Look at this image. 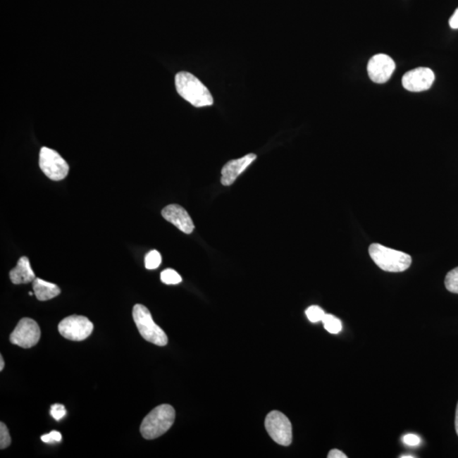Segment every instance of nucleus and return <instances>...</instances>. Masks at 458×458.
<instances>
[{
    "instance_id": "f257e3e1",
    "label": "nucleus",
    "mask_w": 458,
    "mask_h": 458,
    "mask_svg": "<svg viewBox=\"0 0 458 458\" xmlns=\"http://www.w3.org/2000/svg\"><path fill=\"white\" fill-rule=\"evenodd\" d=\"M175 85L178 94L195 107L210 106L213 104L210 91L193 74L178 73L175 77Z\"/></svg>"
},
{
    "instance_id": "f03ea898",
    "label": "nucleus",
    "mask_w": 458,
    "mask_h": 458,
    "mask_svg": "<svg viewBox=\"0 0 458 458\" xmlns=\"http://www.w3.org/2000/svg\"><path fill=\"white\" fill-rule=\"evenodd\" d=\"M175 410L168 404L158 406L153 409L143 420L140 432L144 439L154 440L164 435L175 421Z\"/></svg>"
},
{
    "instance_id": "7ed1b4c3",
    "label": "nucleus",
    "mask_w": 458,
    "mask_h": 458,
    "mask_svg": "<svg viewBox=\"0 0 458 458\" xmlns=\"http://www.w3.org/2000/svg\"><path fill=\"white\" fill-rule=\"evenodd\" d=\"M369 255L378 268L386 272L400 273L409 268L411 258L407 254L395 251L380 244L370 245Z\"/></svg>"
},
{
    "instance_id": "20e7f679",
    "label": "nucleus",
    "mask_w": 458,
    "mask_h": 458,
    "mask_svg": "<svg viewBox=\"0 0 458 458\" xmlns=\"http://www.w3.org/2000/svg\"><path fill=\"white\" fill-rule=\"evenodd\" d=\"M132 318L143 338L158 347H165L168 343L166 333L154 322L151 311L147 307L136 304L132 309Z\"/></svg>"
},
{
    "instance_id": "39448f33",
    "label": "nucleus",
    "mask_w": 458,
    "mask_h": 458,
    "mask_svg": "<svg viewBox=\"0 0 458 458\" xmlns=\"http://www.w3.org/2000/svg\"><path fill=\"white\" fill-rule=\"evenodd\" d=\"M265 428L271 438L278 445L288 447L292 442V426L289 419L282 412L271 411L266 416Z\"/></svg>"
},
{
    "instance_id": "423d86ee",
    "label": "nucleus",
    "mask_w": 458,
    "mask_h": 458,
    "mask_svg": "<svg viewBox=\"0 0 458 458\" xmlns=\"http://www.w3.org/2000/svg\"><path fill=\"white\" fill-rule=\"evenodd\" d=\"M39 166L46 176L53 181L63 180L69 173V166L59 153L43 147L39 154Z\"/></svg>"
},
{
    "instance_id": "0eeeda50",
    "label": "nucleus",
    "mask_w": 458,
    "mask_h": 458,
    "mask_svg": "<svg viewBox=\"0 0 458 458\" xmlns=\"http://www.w3.org/2000/svg\"><path fill=\"white\" fill-rule=\"evenodd\" d=\"M58 330L66 340L82 341L91 335L94 324L85 316L73 315L61 321Z\"/></svg>"
},
{
    "instance_id": "6e6552de",
    "label": "nucleus",
    "mask_w": 458,
    "mask_h": 458,
    "mask_svg": "<svg viewBox=\"0 0 458 458\" xmlns=\"http://www.w3.org/2000/svg\"><path fill=\"white\" fill-rule=\"evenodd\" d=\"M41 330L35 320L25 318L20 320L10 336V341L18 347L28 349L39 343Z\"/></svg>"
},
{
    "instance_id": "1a4fd4ad",
    "label": "nucleus",
    "mask_w": 458,
    "mask_h": 458,
    "mask_svg": "<svg viewBox=\"0 0 458 458\" xmlns=\"http://www.w3.org/2000/svg\"><path fill=\"white\" fill-rule=\"evenodd\" d=\"M435 80V75L431 68H419L405 73L402 82L404 89L418 93L430 89Z\"/></svg>"
},
{
    "instance_id": "9d476101",
    "label": "nucleus",
    "mask_w": 458,
    "mask_h": 458,
    "mask_svg": "<svg viewBox=\"0 0 458 458\" xmlns=\"http://www.w3.org/2000/svg\"><path fill=\"white\" fill-rule=\"evenodd\" d=\"M368 74L373 82L382 85L390 80L395 70V63L392 58L385 54H378L369 60Z\"/></svg>"
},
{
    "instance_id": "9b49d317",
    "label": "nucleus",
    "mask_w": 458,
    "mask_h": 458,
    "mask_svg": "<svg viewBox=\"0 0 458 458\" xmlns=\"http://www.w3.org/2000/svg\"><path fill=\"white\" fill-rule=\"evenodd\" d=\"M161 215L168 222L176 226L185 234L190 235L194 231V224L188 212L179 205H169L161 211Z\"/></svg>"
},
{
    "instance_id": "f8f14e48",
    "label": "nucleus",
    "mask_w": 458,
    "mask_h": 458,
    "mask_svg": "<svg viewBox=\"0 0 458 458\" xmlns=\"http://www.w3.org/2000/svg\"><path fill=\"white\" fill-rule=\"evenodd\" d=\"M255 154H248L240 159L228 161L222 169L221 182L224 186H230L236 181L240 175L249 168V166L256 159Z\"/></svg>"
},
{
    "instance_id": "ddd939ff",
    "label": "nucleus",
    "mask_w": 458,
    "mask_h": 458,
    "mask_svg": "<svg viewBox=\"0 0 458 458\" xmlns=\"http://www.w3.org/2000/svg\"><path fill=\"white\" fill-rule=\"evenodd\" d=\"M10 278L14 285L28 284L35 281L36 276L27 256L20 258L16 268L11 270Z\"/></svg>"
},
{
    "instance_id": "4468645a",
    "label": "nucleus",
    "mask_w": 458,
    "mask_h": 458,
    "mask_svg": "<svg viewBox=\"0 0 458 458\" xmlns=\"http://www.w3.org/2000/svg\"><path fill=\"white\" fill-rule=\"evenodd\" d=\"M32 288L35 297L40 302L49 301V299L58 297L61 292L59 286L39 278H36L32 282Z\"/></svg>"
},
{
    "instance_id": "2eb2a0df",
    "label": "nucleus",
    "mask_w": 458,
    "mask_h": 458,
    "mask_svg": "<svg viewBox=\"0 0 458 458\" xmlns=\"http://www.w3.org/2000/svg\"><path fill=\"white\" fill-rule=\"evenodd\" d=\"M326 330L330 334H338L342 330V324L340 320L335 318V316L326 314L322 320Z\"/></svg>"
},
{
    "instance_id": "dca6fc26",
    "label": "nucleus",
    "mask_w": 458,
    "mask_h": 458,
    "mask_svg": "<svg viewBox=\"0 0 458 458\" xmlns=\"http://www.w3.org/2000/svg\"><path fill=\"white\" fill-rule=\"evenodd\" d=\"M161 280L166 285H178L182 282V278L173 269H165L161 273Z\"/></svg>"
},
{
    "instance_id": "f3484780",
    "label": "nucleus",
    "mask_w": 458,
    "mask_h": 458,
    "mask_svg": "<svg viewBox=\"0 0 458 458\" xmlns=\"http://www.w3.org/2000/svg\"><path fill=\"white\" fill-rule=\"evenodd\" d=\"M445 285L450 292L458 294V268L450 271L445 277Z\"/></svg>"
},
{
    "instance_id": "a211bd4d",
    "label": "nucleus",
    "mask_w": 458,
    "mask_h": 458,
    "mask_svg": "<svg viewBox=\"0 0 458 458\" xmlns=\"http://www.w3.org/2000/svg\"><path fill=\"white\" fill-rule=\"evenodd\" d=\"M161 264V256L159 252L153 249L149 252L144 258L145 268L149 270H154L159 268Z\"/></svg>"
},
{
    "instance_id": "6ab92c4d",
    "label": "nucleus",
    "mask_w": 458,
    "mask_h": 458,
    "mask_svg": "<svg viewBox=\"0 0 458 458\" xmlns=\"http://www.w3.org/2000/svg\"><path fill=\"white\" fill-rule=\"evenodd\" d=\"M306 315L311 323H318L319 321L323 320L326 312L323 311L322 308L318 306H311L307 308Z\"/></svg>"
},
{
    "instance_id": "aec40b11",
    "label": "nucleus",
    "mask_w": 458,
    "mask_h": 458,
    "mask_svg": "<svg viewBox=\"0 0 458 458\" xmlns=\"http://www.w3.org/2000/svg\"><path fill=\"white\" fill-rule=\"evenodd\" d=\"M11 444V438L8 428L4 423H0V449H6Z\"/></svg>"
},
{
    "instance_id": "412c9836",
    "label": "nucleus",
    "mask_w": 458,
    "mask_h": 458,
    "mask_svg": "<svg viewBox=\"0 0 458 458\" xmlns=\"http://www.w3.org/2000/svg\"><path fill=\"white\" fill-rule=\"evenodd\" d=\"M51 414L54 419L59 421L63 419L66 414V410L63 405L61 404H55L51 407Z\"/></svg>"
},
{
    "instance_id": "4be33fe9",
    "label": "nucleus",
    "mask_w": 458,
    "mask_h": 458,
    "mask_svg": "<svg viewBox=\"0 0 458 458\" xmlns=\"http://www.w3.org/2000/svg\"><path fill=\"white\" fill-rule=\"evenodd\" d=\"M62 436L60 432L53 431L48 435H44L41 436V440L44 441V443H56L61 442Z\"/></svg>"
},
{
    "instance_id": "5701e85b",
    "label": "nucleus",
    "mask_w": 458,
    "mask_h": 458,
    "mask_svg": "<svg viewBox=\"0 0 458 458\" xmlns=\"http://www.w3.org/2000/svg\"><path fill=\"white\" fill-rule=\"evenodd\" d=\"M403 443L409 447H417L421 443V439L417 435L407 434L402 437Z\"/></svg>"
},
{
    "instance_id": "b1692460",
    "label": "nucleus",
    "mask_w": 458,
    "mask_h": 458,
    "mask_svg": "<svg viewBox=\"0 0 458 458\" xmlns=\"http://www.w3.org/2000/svg\"><path fill=\"white\" fill-rule=\"evenodd\" d=\"M449 25L452 29H458V8L450 18Z\"/></svg>"
},
{
    "instance_id": "393cba45",
    "label": "nucleus",
    "mask_w": 458,
    "mask_h": 458,
    "mask_svg": "<svg viewBox=\"0 0 458 458\" xmlns=\"http://www.w3.org/2000/svg\"><path fill=\"white\" fill-rule=\"evenodd\" d=\"M328 458H347V456L345 454L338 449L331 450L330 453L328 455Z\"/></svg>"
},
{
    "instance_id": "a878e982",
    "label": "nucleus",
    "mask_w": 458,
    "mask_h": 458,
    "mask_svg": "<svg viewBox=\"0 0 458 458\" xmlns=\"http://www.w3.org/2000/svg\"><path fill=\"white\" fill-rule=\"evenodd\" d=\"M455 428H456L457 434L458 435V403H457V410H456Z\"/></svg>"
},
{
    "instance_id": "bb28decb",
    "label": "nucleus",
    "mask_w": 458,
    "mask_h": 458,
    "mask_svg": "<svg viewBox=\"0 0 458 458\" xmlns=\"http://www.w3.org/2000/svg\"><path fill=\"white\" fill-rule=\"evenodd\" d=\"M4 368H5V361H4L3 357H0V371H3Z\"/></svg>"
},
{
    "instance_id": "cd10ccee",
    "label": "nucleus",
    "mask_w": 458,
    "mask_h": 458,
    "mask_svg": "<svg viewBox=\"0 0 458 458\" xmlns=\"http://www.w3.org/2000/svg\"><path fill=\"white\" fill-rule=\"evenodd\" d=\"M401 458H415V457L412 456V455H411V456H409V455H404V456H401Z\"/></svg>"
},
{
    "instance_id": "c85d7f7f",
    "label": "nucleus",
    "mask_w": 458,
    "mask_h": 458,
    "mask_svg": "<svg viewBox=\"0 0 458 458\" xmlns=\"http://www.w3.org/2000/svg\"><path fill=\"white\" fill-rule=\"evenodd\" d=\"M28 295H35V293L29 292Z\"/></svg>"
}]
</instances>
